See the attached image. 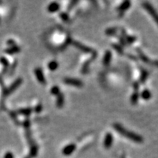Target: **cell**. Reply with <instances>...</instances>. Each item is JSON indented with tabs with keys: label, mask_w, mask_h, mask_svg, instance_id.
I'll use <instances>...</instances> for the list:
<instances>
[{
	"label": "cell",
	"mask_w": 158,
	"mask_h": 158,
	"mask_svg": "<svg viewBox=\"0 0 158 158\" xmlns=\"http://www.w3.org/2000/svg\"><path fill=\"white\" fill-rule=\"evenodd\" d=\"M64 103V95L61 92L59 93L57 95V100H56V106L58 108H62Z\"/></svg>",
	"instance_id": "14"
},
{
	"label": "cell",
	"mask_w": 158,
	"mask_h": 158,
	"mask_svg": "<svg viewBox=\"0 0 158 158\" xmlns=\"http://www.w3.org/2000/svg\"><path fill=\"white\" fill-rule=\"evenodd\" d=\"M113 140H114V139H113L112 134L110 133H108L106 135V137H105L104 139V147L106 148V149H109L111 145H112Z\"/></svg>",
	"instance_id": "8"
},
{
	"label": "cell",
	"mask_w": 158,
	"mask_h": 158,
	"mask_svg": "<svg viewBox=\"0 0 158 158\" xmlns=\"http://www.w3.org/2000/svg\"><path fill=\"white\" fill-rule=\"evenodd\" d=\"M31 112H32V109L31 108H26V109H21L18 111V114H21L26 116H29L31 115Z\"/></svg>",
	"instance_id": "16"
},
{
	"label": "cell",
	"mask_w": 158,
	"mask_h": 158,
	"mask_svg": "<svg viewBox=\"0 0 158 158\" xmlns=\"http://www.w3.org/2000/svg\"><path fill=\"white\" fill-rule=\"evenodd\" d=\"M148 76H149V73L147 72V70L144 68H141V77H140V82L141 84H144L146 81V80L147 79Z\"/></svg>",
	"instance_id": "17"
},
{
	"label": "cell",
	"mask_w": 158,
	"mask_h": 158,
	"mask_svg": "<svg viewBox=\"0 0 158 158\" xmlns=\"http://www.w3.org/2000/svg\"><path fill=\"white\" fill-rule=\"evenodd\" d=\"M122 158H125V157H124V156H122Z\"/></svg>",
	"instance_id": "33"
},
{
	"label": "cell",
	"mask_w": 158,
	"mask_h": 158,
	"mask_svg": "<svg viewBox=\"0 0 158 158\" xmlns=\"http://www.w3.org/2000/svg\"><path fill=\"white\" fill-rule=\"evenodd\" d=\"M48 67L51 70L54 71L55 70H56L59 67V64H58V62L56 61H50L49 63V65H48Z\"/></svg>",
	"instance_id": "19"
},
{
	"label": "cell",
	"mask_w": 158,
	"mask_h": 158,
	"mask_svg": "<svg viewBox=\"0 0 158 158\" xmlns=\"http://www.w3.org/2000/svg\"><path fill=\"white\" fill-rule=\"evenodd\" d=\"M117 31V29L116 28H109L106 31V33L108 35H113V34H115Z\"/></svg>",
	"instance_id": "25"
},
{
	"label": "cell",
	"mask_w": 158,
	"mask_h": 158,
	"mask_svg": "<svg viewBox=\"0 0 158 158\" xmlns=\"http://www.w3.org/2000/svg\"><path fill=\"white\" fill-rule=\"evenodd\" d=\"M0 21H1V18H0Z\"/></svg>",
	"instance_id": "35"
},
{
	"label": "cell",
	"mask_w": 158,
	"mask_h": 158,
	"mask_svg": "<svg viewBox=\"0 0 158 158\" xmlns=\"http://www.w3.org/2000/svg\"><path fill=\"white\" fill-rule=\"evenodd\" d=\"M78 2H79L78 1H70V4H69V7H68V10L72 9V8L73 7V6H74L75 4H77Z\"/></svg>",
	"instance_id": "29"
},
{
	"label": "cell",
	"mask_w": 158,
	"mask_h": 158,
	"mask_svg": "<svg viewBox=\"0 0 158 158\" xmlns=\"http://www.w3.org/2000/svg\"><path fill=\"white\" fill-rule=\"evenodd\" d=\"M133 87H134V90L136 91H138L139 90V82H135L133 84Z\"/></svg>",
	"instance_id": "31"
},
{
	"label": "cell",
	"mask_w": 158,
	"mask_h": 158,
	"mask_svg": "<svg viewBox=\"0 0 158 158\" xmlns=\"http://www.w3.org/2000/svg\"><path fill=\"white\" fill-rule=\"evenodd\" d=\"M114 128L115 129L116 132H118L119 134L124 136V137L130 139V140L133 141V142L140 144V143H142L143 141H144V139H143V138L141 137V136L135 133L132 132V131L127 130L125 128L123 127L122 125H121L120 124H119V123H115V124H114Z\"/></svg>",
	"instance_id": "1"
},
{
	"label": "cell",
	"mask_w": 158,
	"mask_h": 158,
	"mask_svg": "<svg viewBox=\"0 0 158 158\" xmlns=\"http://www.w3.org/2000/svg\"><path fill=\"white\" fill-rule=\"evenodd\" d=\"M4 158H14V157H13V153L8 152H7L5 154H4Z\"/></svg>",
	"instance_id": "30"
},
{
	"label": "cell",
	"mask_w": 158,
	"mask_h": 158,
	"mask_svg": "<svg viewBox=\"0 0 158 158\" xmlns=\"http://www.w3.org/2000/svg\"><path fill=\"white\" fill-rule=\"evenodd\" d=\"M76 144H68L67 146H66L65 147L62 149V154H64V155L69 156L73 154V152L76 150Z\"/></svg>",
	"instance_id": "7"
},
{
	"label": "cell",
	"mask_w": 158,
	"mask_h": 158,
	"mask_svg": "<svg viewBox=\"0 0 158 158\" xmlns=\"http://www.w3.org/2000/svg\"><path fill=\"white\" fill-rule=\"evenodd\" d=\"M73 46L76 48V49L80 50V51H81L82 52L86 53V54H88V53H91L93 51V50L91 49V48L87 47V46L81 44V43L78 42V41H73Z\"/></svg>",
	"instance_id": "5"
},
{
	"label": "cell",
	"mask_w": 158,
	"mask_h": 158,
	"mask_svg": "<svg viewBox=\"0 0 158 158\" xmlns=\"http://www.w3.org/2000/svg\"><path fill=\"white\" fill-rule=\"evenodd\" d=\"M64 83L67 85L77 86V87H81L83 86L82 81L79 79H73V78H67L64 80Z\"/></svg>",
	"instance_id": "4"
},
{
	"label": "cell",
	"mask_w": 158,
	"mask_h": 158,
	"mask_svg": "<svg viewBox=\"0 0 158 158\" xmlns=\"http://www.w3.org/2000/svg\"><path fill=\"white\" fill-rule=\"evenodd\" d=\"M131 2L130 1H125L124 2L122 3L118 7V10L121 11V12H124V11L127 10V9H129L130 7Z\"/></svg>",
	"instance_id": "15"
},
{
	"label": "cell",
	"mask_w": 158,
	"mask_h": 158,
	"mask_svg": "<svg viewBox=\"0 0 158 158\" xmlns=\"http://www.w3.org/2000/svg\"><path fill=\"white\" fill-rule=\"evenodd\" d=\"M112 46H113V48H114V49L116 50V51H117L118 53H119V54H124V51H123V49H122V47H121L120 46H119V45H117V44H113L112 45Z\"/></svg>",
	"instance_id": "24"
},
{
	"label": "cell",
	"mask_w": 158,
	"mask_h": 158,
	"mask_svg": "<svg viewBox=\"0 0 158 158\" xmlns=\"http://www.w3.org/2000/svg\"><path fill=\"white\" fill-rule=\"evenodd\" d=\"M22 81H23L22 79H21V78L16 79V81H15L14 82H13V84L7 88V89L4 91V92H3L4 96H6L7 97V96L10 95V94L12 92H13V91H16V89H17L18 88L21 86V84H22Z\"/></svg>",
	"instance_id": "2"
},
{
	"label": "cell",
	"mask_w": 158,
	"mask_h": 158,
	"mask_svg": "<svg viewBox=\"0 0 158 158\" xmlns=\"http://www.w3.org/2000/svg\"><path fill=\"white\" fill-rule=\"evenodd\" d=\"M7 45L10 46H10H15V45H16V43H15L14 40H7Z\"/></svg>",
	"instance_id": "32"
},
{
	"label": "cell",
	"mask_w": 158,
	"mask_h": 158,
	"mask_svg": "<svg viewBox=\"0 0 158 158\" xmlns=\"http://www.w3.org/2000/svg\"><path fill=\"white\" fill-rule=\"evenodd\" d=\"M60 18L63 20V21H65V22H67V21H69V16H68L67 13H61Z\"/></svg>",
	"instance_id": "26"
},
{
	"label": "cell",
	"mask_w": 158,
	"mask_h": 158,
	"mask_svg": "<svg viewBox=\"0 0 158 158\" xmlns=\"http://www.w3.org/2000/svg\"><path fill=\"white\" fill-rule=\"evenodd\" d=\"M139 93H138V91H135L133 94H132V96H131V103H132V104L133 105H136V103H138V100H139Z\"/></svg>",
	"instance_id": "20"
},
{
	"label": "cell",
	"mask_w": 158,
	"mask_h": 158,
	"mask_svg": "<svg viewBox=\"0 0 158 158\" xmlns=\"http://www.w3.org/2000/svg\"><path fill=\"white\" fill-rule=\"evenodd\" d=\"M26 158H30V157H26Z\"/></svg>",
	"instance_id": "34"
},
{
	"label": "cell",
	"mask_w": 158,
	"mask_h": 158,
	"mask_svg": "<svg viewBox=\"0 0 158 158\" xmlns=\"http://www.w3.org/2000/svg\"><path fill=\"white\" fill-rule=\"evenodd\" d=\"M59 9H60V5H59V3L56 2V1L51 2L48 7V10H49V13H56Z\"/></svg>",
	"instance_id": "10"
},
{
	"label": "cell",
	"mask_w": 158,
	"mask_h": 158,
	"mask_svg": "<svg viewBox=\"0 0 158 158\" xmlns=\"http://www.w3.org/2000/svg\"><path fill=\"white\" fill-rule=\"evenodd\" d=\"M111 58H112V54H111V51H106V54H105L104 55L103 61V64L105 66L109 65L111 61Z\"/></svg>",
	"instance_id": "13"
},
{
	"label": "cell",
	"mask_w": 158,
	"mask_h": 158,
	"mask_svg": "<svg viewBox=\"0 0 158 158\" xmlns=\"http://www.w3.org/2000/svg\"><path fill=\"white\" fill-rule=\"evenodd\" d=\"M20 51H21V48H20L18 46L15 45V46H10V47L7 48V49L4 50V52L7 54L12 55L14 54H17V53L20 52Z\"/></svg>",
	"instance_id": "9"
},
{
	"label": "cell",
	"mask_w": 158,
	"mask_h": 158,
	"mask_svg": "<svg viewBox=\"0 0 158 158\" xmlns=\"http://www.w3.org/2000/svg\"><path fill=\"white\" fill-rule=\"evenodd\" d=\"M42 109H43L42 104H38L35 107V109H34V111H35L36 113H40L41 111H42Z\"/></svg>",
	"instance_id": "27"
},
{
	"label": "cell",
	"mask_w": 158,
	"mask_h": 158,
	"mask_svg": "<svg viewBox=\"0 0 158 158\" xmlns=\"http://www.w3.org/2000/svg\"><path fill=\"white\" fill-rule=\"evenodd\" d=\"M143 7L148 11V13L150 14V16H152L154 21L157 23L158 25V13L157 11L154 10V8L152 6V4H149V2H144L143 3Z\"/></svg>",
	"instance_id": "3"
},
{
	"label": "cell",
	"mask_w": 158,
	"mask_h": 158,
	"mask_svg": "<svg viewBox=\"0 0 158 158\" xmlns=\"http://www.w3.org/2000/svg\"><path fill=\"white\" fill-rule=\"evenodd\" d=\"M0 62H1V64H2L3 68H4V69L7 70V67H9V65H10L9 61H8V60L6 59L5 57L0 58Z\"/></svg>",
	"instance_id": "22"
},
{
	"label": "cell",
	"mask_w": 158,
	"mask_h": 158,
	"mask_svg": "<svg viewBox=\"0 0 158 158\" xmlns=\"http://www.w3.org/2000/svg\"><path fill=\"white\" fill-rule=\"evenodd\" d=\"M51 94H54V95L57 96L58 94H59V93L61 92V91H60V89H59V86H53L52 88H51Z\"/></svg>",
	"instance_id": "23"
},
{
	"label": "cell",
	"mask_w": 158,
	"mask_h": 158,
	"mask_svg": "<svg viewBox=\"0 0 158 158\" xmlns=\"http://www.w3.org/2000/svg\"><path fill=\"white\" fill-rule=\"evenodd\" d=\"M24 126L26 129H29V127H30V121H29V119H26V120L24 122Z\"/></svg>",
	"instance_id": "28"
},
{
	"label": "cell",
	"mask_w": 158,
	"mask_h": 158,
	"mask_svg": "<svg viewBox=\"0 0 158 158\" xmlns=\"http://www.w3.org/2000/svg\"><path fill=\"white\" fill-rule=\"evenodd\" d=\"M95 56H96V53H94V54H93L92 56L90 58V59H89V60H87L86 61L85 64H84V66H83L82 69H81V73H86L88 72V69H89V64H90V63L93 61V59H94Z\"/></svg>",
	"instance_id": "11"
},
{
	"label": "cell",
	"mask_w": 158,
	"mask_h": 158,
	"mask_svg": "<svg viewBox=\"0 0 158 158\" xmlns=\"http://www.w3.org/2000/svg\"><path fill=\"white\" fill-rule=\"evenodd\" d=\"M152 97V94H151L150 91L148 90V89H144V91L141 92V97L143 98L145 100H148Z\"/></svg>",
	"instance_id": "18"
},
{
	"label": "cell",
	"mask_w": 158,
	"mask_h": 158,
	"mask_svg": "<svg viewBox=\"0 0 158 158\" xmlns=\"http://www.w3.org/2000/svg\"><path fill=\"white\" fill-rule=\"evenodd\" d=\"M34 74H35L37 79L39 81L40 84H46V79H45L44 77V74H43L42 69H40V68L39 67L35 68V69H34Z\"/></svg>",
	"instance_id": "6"
},
{
	"label": "cell",
	"mask_w": 158,
	"mask_h": 158,
	"mask_svg": "<svg viewBox=\"0 0 158 158\" xmlns=\"http://www.w3.org/2000/svg\"><path fill=\"white\" fill-rule=\"evenodd\" d=\"M37 152H38V147L37 146V145H31V149H30V155L31 157H35L37 154Z\"/></svg>",
	"instance_id": "21"
},
{
	"label": "cell",
	"mask_w": 158,
	"mask_h": 158,
	"mask_svg": "<svg viewBox=\"0 0 158 158\" xmlns=\"http://www.w3.org/2000/svg\"><path fill=\"white\" fill-rule=\"evenodd\" d=\"M136 51H137L138 54H139V57H140V59H141V60L144 61V62L147 63V64H152V61H150V59H149V58H148L147 56L144 54V52H143L141 50L138 49H136Z\"/></svg>",
	"instance_id": "12"
}]
</instances>
